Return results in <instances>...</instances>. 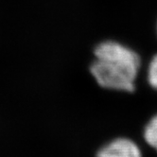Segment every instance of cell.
<instances>
[{"label": "cell", "instance_id": "2", "mask_svg": "<svg viewBox=\"0 0 157 157\" xmlns=\"http://www.w3.org/2000/svg\"><path fill=\"white\" fill-rule=\"evenodd\" d=\"M97 157H142V154L133 141L128 138H117L100 149Z\"/></svg>", "mask_w": 157, "mask_h": 157}, {"label": "cell", "instance_id": "1", "mask_svg": "<svg viewBox=\"0 0 157 157\" xmlns=\"http://www.w3.org/2000/svg\"><path fill=\"white\" fill-rule=\"evenodd\" d=\"M90 71L97 82L106 89L132 92L140 67L139 56L123 44L106 41L94 51Z\"/></svg>", "mask_w": 157, "mask_h": 157}, {"label": "cell", "instance_id": "4", "mask_svg": "<svg viewBox=\"0 0 157 157\" xmlns=\"http://www.w3.org/2000/svg\"><path fill=\"white\" fill-rule=\"evenodd\" d=\"M148 80L150 84L157 90V55L154 56L150 63L148 71Z\"/></svg>", "mask_w": 157, "mask_h": 157}, {"label": "cell", "instance_id": "3", "mask_svg": "<svg viewBox=\"0 0 157 157\" xmlns=\"http://www.w3.org/2000/svg\"><path fill=\"white\" fill-rule=\"evenodd\" d=\"M144 137L146 142L157 151V115L153 117L146 126Z\"/></svg>", "mask_w": 157, "mask_h": 157}]
</instances>
